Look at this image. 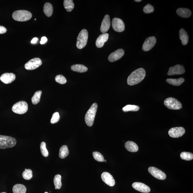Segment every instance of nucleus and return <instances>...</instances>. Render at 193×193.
<instances>
[{
    "label": "nucleus",
    "instance_id": "nucleus-1",
    "mask_svg": "<svg viewBox=\"0 0 193 193\" xmlns=\"http://www.w3.org/2000/svg\"><path fill=\"white\" fill-rule=\"evenodd\" d=\"M146 72L143 68L136 69L132 72L127 78V84L129 86H133L139 84L145 77Z\"/></svg>",
    "mask_w": 193,
    "mask_h": 193
},
{
    "label": "nucleus",
    "instance_id": "nucleus-2",
    "mask_svg": "<svg viewBox=\"0 0 193 193\" xmlns=\"http://www.w3.org/2000/svg\"><path fill=\"white\" fill-rule=\"evenodd\" d=\"M98 108V105L96 103H94L88 110L87 111L85 116V121L88 126L91 127L93 124L96 111Z\"/></svg>",
    "mask_w": 193,
    "mask_h": 193
},
{
    "label": "nucleus",
    "instance_id": "nucleus-3",
    "mask_svg": "<svg viewBox=\"0 0 193 193\" xmlns=\"http://www.w3.org/2000/svg\"><path fill=\"white\" fill-rule=\"evenodd\" d=\"M16 139L12 137L0 135V149L12 148L16 145Z\"/></svg>",
    "mask_w": 193,
    "mask_h": 193
},
{
    "label": "nucleus",
    "instance_id": "nucleus-4",
    "mask_svg": "<svg viewBox=\"0 0 193 193\" xmlns=\"http://www.w3.org/2000/svg\"><path fill=\"white\" fill-rule=\"evenodd\" d=\"M13 19L19 22H26L30 20L32 17V14L28 11L18 10L12 14Z\"/></svg>",
    "mask_w": 193,
    "mask_h": 193
},
{
    "label": "nucleus",
    "instance_id": "nucleus-5",
    "mask_svg": "<svg viewBox=\"0 0 193 193\" xmlns=\"http://www.w3.org/2000/svg\"><path fill=\"white\" fill-rule=\"evenodd\" d=\"M88 31L84 29L80 31L78 35L76 46L78 48L82 49L86 45L88 41Z\"/></svg>",
    "mask_w": 193,
    "mask_h": 193
},
{
    "label": "nucleus",
    "instance_id": "nucleus-6",
    "mask_svg": "<svg viewBox=\"0 0 193 193\" xmlns=\"http://www.w3.org/2000/svg\"><path fill=\"white\" fill-rule=\"evenodd\" d=\"M164 104L167 108L172 110H179L182 108L181 103L176 99L173 97L168 98L164 101Z\"/></svg>",
    "mask_w": 193,
    "mask_h": 193
},
{
    "label": "nucleus",
    "instance_id": "nucleus-7",
    "mask_svg": "<svg viewBox=\"0 0 193 193\" xmlns=\"http://www.w3.org/2000/svg\"><path fill=\"white\" fill-rule=\"evenodd\" d=\"M28 110L27 103L24 101L17 102L13 105L12 110L14 113L22 114L25 113Z\"/></svg>",
    "mask_w": 193,
    "mask_h": 193
},
{
    "label": "nucleus",
    "instance_id": "nucleus-8",
    "mask_svg": "<svg viewBox=\"0 0 193 193\" xmlns=\"http://www.w3.org/2000/svg\"><path fill=\"white\" fill-rule=\"evenodd\" d=\"M42 64V60L39 58H34L29 60L25 64L24 67L27 70H33L39 68Z\"/></svg>",
    "mask_w": 193,
    "mask_h": 193
},
{
    "label": "nucleus",
    "instance_id": "nucleus-9",
    "mask_svg": "<svg viewBox=\"0 0 193 193\" xmlns=\"http://www.w3.org/2000/svg\"><path fill=\"white\" fill-rule=\"evenodd\" d=\"M150 174L155 178L160 180H164L166 178V175L164 172L160 169L154 167H150L148 169Z\"/></svg>",
    "mask_w": 193,
    "mask_h": 193
},
{
    "label": "nucleus",
    "instance_id": "nucleus-10",
    "mask_svg": "<svg viewBox=\"0 0 193 193\" xmlns=\"http://www.w3.org/2000/svg\"><path fill=\"white\" fill-rule=\"evenodd\" d=\"M112 23L113 30L116 32H121L125 30V24L122 19L114 18L112 21Z\"/></svg>",
    "mask_w": 193,
    "mask_h": 193
},
{
    "label": "nucleus",
    "instance_id": "nucleus-11",
    "mask_svg": "<svg viewBox=\"0 0 193 193\" xmlns=\"http://www.w3.org/2000/svg\"><path fill=\"white\" fill-rule=\"evenodd\" d=\"M185 132L183 127H176L170 129L169 131V136L172 138H177L182 136Z\"/></svg>",
    "mask_w": 193,
    "mask_h": 193
},
{
    "label": "nucleus",
    "instance_id": "nucleus-12",
    "mask_svg": "<svg viewBox=\"0 0 193 193\" xmlns=\"http://www.w3.org/2000/svg\"><path fill=\"white\" fill-rule=\"evenodd\" d=\"M156 43V39L154 36L150 37L147 38L145 40L142 46L143 51H147L151 50L154 47Z\"/></svg>",
    "mask_w": 193,
    "mask_h": 193
},
{
    "label": "nucleus",
    "instance_id": "nucleus-13",
    "mask_svg": "<svg viewBox=\"0 0 193 193\" xmlns=\"http://www.w3.org/2000/svg\"><path fill=\"white\" fill-rule=\"evenodd\" d=\"M185 69L183 66L177 64L174 67H170L167 75L169 76L183 75L185 72Z\"/></svg>",
    "mask_w": 193,
    "mask_h": 193
},
{
    "label": "nucleus",
    "instance_id": "nucleus-14",
    "mask_svg": "<svg viewBox=\"0 0 193 193\" xmlns=\"http://www.w3.org/2000/svg\"><path fill=\"white\" fill-rule=\"evenodd\" d=\"M124 54L125 51L123 49H118L109 55L108 58L109 60L112 62L117 61L122 58Z\"/></svg>",
    "mask_w": 193,
    "mask_h": 193
},
{
    "label": "nucleus",
    "instance_id": "nucleus-15",
    "mask_svg": "<svg viewBox=\"0 0 193 193\" xmlns=\"http://www.w3.org/2000/svg\"><path fill=\"white\" fill-rule=\"evenodd\" d=\"M101 178L105 183L111 187H113L115 184V181L113 177L109 172H103L101 175Z\"/></svg>",
    "mask_w": 193,
    "mask_h": 193
},
{
    "label": "nucleus",
    "instance_id": "nucleus-16",
    "mask_svg": "<svg viewBox=\"0 0 193 193\" xmlns=\"http://www.w3.org/2000/svg\"><path fill=\"white\" fill-rule=\"evenodd\" d=\"M134 189L142 193H148L151 191V189L148 186L142 183L135 182L132 185Z\"/></svg>",
    "mask_w": 193,
    "mask_h": 193
},
{
    "label": "nucleus",
    "instance_id": "nucleus-17",
    "mask_svg": "<svg viewBox=\"0 0 193 193\" xmlns=\"http://www.w3.org/2000/svg\"><path fill=\"white\" fill-rule=\"evenodd\" d=\"M111 26V21L109 15H106L103 19L100 30L102 33H105L109 31Z\"/></svg>",
    "mask_w": 193,
    "mask_h": 193
},
{
    "label": "nucleus",
    "instance_id": "nucleus-18",
    "mask_svg": "<svg viewBox=\"0 0 193 193\" xmlns=\"http://www.w3.org/2000/svg\"><path fill=\"white\" fill-rule=\"evenodd\" d=\"M15 79V75L13 73H4L0 77L1 81L6 84H10Z\"/></svg>",
    "mask_w": 193,
    "mask_h": 193
},
{
    "label": "nucleus",
    "instance_id": "nucleus-19",
    "mask_svg": "<svg viewBox=\"0 0 193 193\" xmlns=\"http://www.w3.org/2000/svg\"><path fill=\"white\" fill-rule=\"evenodd\" d=\"M109 37V35L108 33H103L100 35L96 40V47L98 48L102 47L105 43L108 40Z\"/></svg>",
    "mask_w": 193,
    "mask_h": 193
},
{
    "label": "nucleus",
    "instance_id": "nucleus-20",
    "mask_svg": "<svg viewBox=\"0 0 193 193\" xmlns=\"http://www.w3.org/2000/svg\"><path fill=\"white\" fill-rule=\"evenodd\" d=\"M125 147L128 151L130 152H136L138 150V145L133 141H127L125 143Z\"/></svg>",
    "mask_w": 193,
    "mask_h": 193
},
{
    "label": "nucleus",
    "instance_id": "nucleus-21",
    "mask_svg": "<svg viewBox=\"0 0 193 193\" xmlns=\"http://www.w3.org/2000/svg\"><path fill=\"white\" fill-rule=\"evenodd\" d=\"M176 13L179 16L185 18L189 17L191 15V11L187 8H179L177 10Z\"/></svg>",
    "mask_w": 193,
    "mask_h": 193
},
{
    "label": "nucleus",
    "instance_id": "nucleus-22",
    "mask_svg": "<svg viewBox=\"0 0 193 193\" xmlns=\"http://www.w3.org/2000/svg\"><path fill=\"white\" fill-rule=\"evenodd\" d=\"M179 38L181 40L182 43L183 45H186L188 43L189 37L187 32L184 29L182 28L179 31Z\"/></svg>",
    "mask_w": 193,
    "mask_h": 193
},
{
    "label": "nucleus",
    "instance_id": "nucleus-23",
    "mask_svg": "<svg viewBox=\"0 0 193 193\" xmlns=\"http://www.w3.org/2000/svg\"><path fill=\"white\" fill-rule=\"evenodd\" d=\"M71 70L76 72L84 73L88 71V68L84 65L77 64L71 67Z\"/></svg>",
    "mask_w": 193,
    "mask_h": 193
},
{
    "label": "nucleus",
    "instance_id": "nucleus-24",
    "mask_svg": "<svg viewBox=\"0 0 193 193\" xmlns=\"http://www.w3.org/2000/svg\"><path fill=\"white\" fill-rule=\"evenodd\" d=\"M53 6L51 3H47L44 4L43 12L47 17H51L53 14Z\"/></svg>",
    "mask_w": 193,
    "mask_h": 193
},
{
    "label": "nucleus",
    "instance_id": "nucleus-25",
    "mask_svg": "<svg viewBox=\"0 0 193 193\" xmlns=\"http://www.w3.org/2000/svg\"><path fill=\"white\" fill-rule=\"evenodd\" d=\"M26 186L20 184L15 185L13 187V193H26Z\"/></svg>",
    "mask_w": 193,
    "mask_h": 193
},
{
    "label": "nucleus",
    "instance_id": "nucleus-26",
    "mask_svg": "<svg viewBox=\"0 0 193 193\" xmlns=\"http://www.w3.org/2000/svg\"><path fill=\"white\" fill-rule=\"evenodd\" d=\"M185 81V79L183 78L178 79H171L169 78L166 80V82L169 84L175 86H179Z\"/></svg>",
    "mask_w": 193,
    "mask_h": 193
},
{
    "label": "nucleus",
    "instance_id": "nucleus-27",
    "mask_svg": "<svg viewBox=\"0 0 193 193\" xmlns=\"http://www.w3.org/2000/svg\"><path fill=\"white\" fill-rule=\"evenodd\" d=\"M69 153L68 146L66 145H63L60 148L59 156L60 158L64 159L68 156Z\"/></svg>",
    "mask_w": 193,
    "mask_h": 193
},
{
    "label": "nucleus",
    "instance_id": "nucleus-28",
    "mask_svg": "<svg viewBox=\"0 0 193 193\" xmlns=\"http://www.w3.org/2000/svg\"><path fill=\"white\" fill-rule=\"evenodd\" d=\"M64 6L67 12H71L74 8L75 4L72 0H64Z\"/></svg>",
    "mask_w": 193,
    "mask_h": 193
},
{
    "label": "nucleus",
    "instance_id": "nucleus-29",
    "mask_svg": "<svg viewBox=\"0 0 193 193\" xmlns=\"http://www.w3.org/2000/svg\"><path fill=\"white\" fill-rule=\"evenodd\" d=\"M140 108L138 105H127L123 107L122 110L125 113L129 111H138L140 109Z\"/></svg>",
    "mask_w": 193,
    "mask_h": 193
},
{
    "label": "nucleus",
    "instance_id": "nucleus-30",
    "mask_svg": "<svg viewBox=\"0 0 193 193\" xmlns=\"http://www.w3.org/2000/svg\"><path fill=\"white\" fill-rule=\"evenodd\" d=\"M61 179L62 177L60 175H57L55 176L54 179V183L55 189H60L61 187L62 186Z\"/></svg>",
    "mask_w": 193,
    "mask_h": 193
},
{
    "label": "nucleus",
    "instance_id": "nucleus-31",
    "mask_svg": "<svg viewBox=\"0 0 193 193\" xmlns=\"http://www.w3.org/2000/svg\"><path fill=\"white\" fill-rule=\"evenodd\" d=\"M42 93L41 91H39L35 92L32 98V102L33 104L37 105L40 102Z\"/></svg>",
    "mask_w": 193,
    "mask_h": 193
},
{
    "label": "nucleus",
    "instance_id": "nucleus-32",
    "mask_svg": "<svg viewBox=\"0 0 193 193\" xmlns=\"http://www.w3.org/2000/svg\"><path fill=\"white\" fill-rule=\"evenodd\" d=\"M180 157L182 160L191 161L193 160V154L189 152H183L180 154Z\"/></svg>",
    "mask_w": 193,
    "mask_h": 193
},
{
    "label": "nucleus",
    "instance_id": "nucleus-33",
    "mask_svg": "<svg viewBox=\"0 0 193 193\" xmlns=\"http://www.w3.org/2000/svg\"><path fill=\"white\" fill-rule=\"evenodd\" d=\"M22 176L26 180H30L33 177L32 170L29 169H25V170L22 174Z\"/></svg>",
    "mask_w": 193,
    "mask_h": 193
},
{
    "label": "nucleus",
    "instance_id": "nucleus-34",
    "mask_svg": "<svg viewBox=\"0 0 193 193\" xmlns=\"http://www.w3.org/2000/svg\"><path fill=\"white\" fill-rule=\"evenodd\" d=\"M40 149L41 153L43 156L44 157H48L49 155L48 152L46 147V143L42 142L40 145Z\"/></svg>",
    "mask_w": 193,
    "mask_h": 193
},
{
    "label": "nucleus",
    "instance_id": "nucleus-35",
    "mask_svg": "<svg viewBox=\"0 0 193 193\" xmlns=\"http://www.w3.org/2000/svg\"><path fill=\"white\" fill-rule=\"evenodd\" d=\"M93 155L94 159L96 161L100 162H104L105 160L104 157L102 154H101L100 152H93Z\"/></svg>",
    "mask_w": 193,
    "mask_h": 193
},
{
    "label": "nucleus",
    "instance_id": "nucleus-36",
    "mask_svg": "<svg viewBox=\"0 0 193 193\" xmlns=\"http://www.w3.org/2000/svg\"><path fill=\"white\" fill-rule=\"evenodd\" d=\"M55 81L60 84H63L67 82V80L64 76L62 75H58L55 78Z\"/></svg>",
    "mask_w": 193,
    "mask_h": 193
},
{
    "label": "nucleus",
    "instance_id": "nucleus-37",
    "mask_svg": "<svg viewBox=\"0 0 193 193\" xmlns=\"http://www.w3.org/2000/svg\"><path fill=\"white\" fill-rule=\"evenodd\" d=\"M60 119V116L59 113L56 112L53 114L52 117H51V124H54L57 123L59 121Z\"/></svg>",
    "mask_w": 193,
    "mask_h": 193
},
{
    "label": "nucleus",
    "instance_id": "nucleus-38",
    "mask_svg": "<svg viewBox=\"0 0 193 193\" xmlns=\"http://www.w3.org/2000/svg\"><path fill=\"white\" fill-rule=\"evenodd\" d=\"M154 6H152L151 4H148L146 5L144 8H143V12L146 14H149V13H152L154 12Z\"/></svg>",
    "mask_w": 193,
    "mask_h": 193
},
{
    "label": "nucleus",
    "instance_id": "nucleus-39",
    "mask_svg": "<svg viewBox=\"0 0 193 193\" xmlns=\"http://www.w3.org/2000/svg\"><path fill=\"white\" fill-rule=\"evenodd\" d=\"M6 29L4 27L0 26V34H3L6 32Z\"/></svg>",
    "mask_w": 193,
    "mask_h": 193
},
{
    "label": "nucleus",
    "instance_id": "nucleus-40",
    "mask_svg": "<svg viewBox=\"0 0 193 193\" xmlns=\"http://www.w3.org/2000/svg\"><path fill=\"white\" fill-rule=\"evenodd\" d=\"M47 39L46 37H43L41 38V40L40 41V43L41 44H43L46 43L47 41Z\"/></svg>",
    "mask_w": 193,
    "mask_h": 193
},
{
    "label": "nucleus",
    "instance_id": "nucleus-41",
    "mask_svg": "<svg viewBox=\"0 0 193 193\" xmlns=\"http://www.w3.org/2000/svg\"><path fill=\"white\" fill-rule=\"evenodd\" d=\"M38 39L37 38H34L31 40V43L32 44H35L36 43L37 41H38Z\"/></svg>",
    "mask_w": 193,
    "mask_h": 193
},
{
    "label": "nucleus",
    "instance_id": "nucleus-42",
    "mask_svg": "<svg viewBox=\"0 0 193 193\" xmlns=\"http://www.w3.org/2000/svg\"><path fill=\"white\" fill-rule=\"evenodd\" d=\"M134 1L136 2H141V1H141V0H135Z\"/></svg>",
    "mask_w": 193,
    "mask_h": 193
},
{
    "label": "nucleus",
    "instance_id": "nucleus-43",
    "mask_svg": "<svg viewBox=\"0 0 193 193\" xmlns=\"http://www.w3.org/2000/svg\"><path fill=\"white\" fill-rule=\"evenodd\" d=\"M104 162H106V160H104Z\"/></svg>",
    "mask_w": 193,
    "mask_h": 193
},
{
    "label": "nucleus",
    "instance_id": "nucleus-44",
    "mask_svg": "<svg viewBox=\"0 0 193 193\" xmlns=\"http://www.w3.org/2000/svg\"><path fill=\"white\" fill-rule=\"evenodd\" d=\"M1 193H6L5 192H2Z\"/></svg>",
    "mask_w": 193,
    "mask_h": 193
},
{
    "label": "nucleus",
    "instance_id": "nucleus-45",
    "mask_svg": "<svg viewBox=\"0 0 193 193\" xmlns=\"http://www.w3.org/2000/svg\"><path fill=\"white\" fill-rule=\"evenodd\" d=\"M44 193H48V192H45Z\"/></svg>",
    "mask_w": 193,
    "mask_h": 193
}]
</instances>
